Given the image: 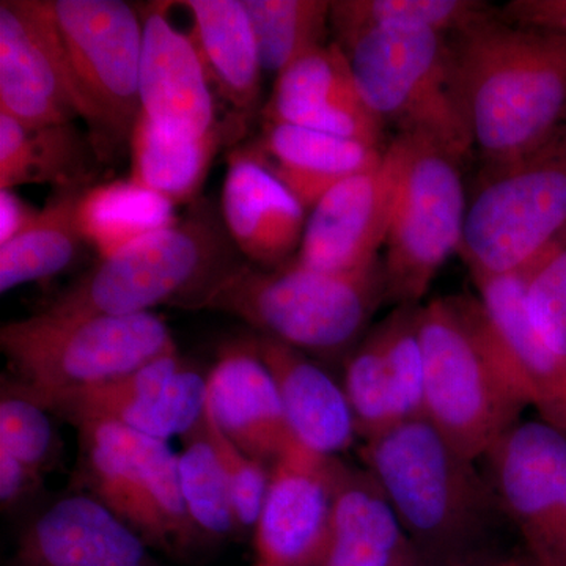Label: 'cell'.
Here are the masks:
<instances>
[{
  "instance_id": "cell-1",
  "label": "cell",
  "mask_w": 566,
  "mask_h": 566,
  "mask_svg": "<svg viewBox=\"0 0 566 566\" xmlns=\"http://www.w3.org/2000/svg\"><path fill=\"white\" fill-rule=\"evenodd\" d=\"M458 96L486 169L538 150L566 126V36L486 18L453 44Z\"/></svg>"
},
{
  "instance_id": "cell-2",
  "label": "cell",
  "mask_w": 566,
  "mask_h": 566,
  "mask_svg": "<svg viewBox=\"0 0 566 566\" xmlns=\"http://www.w3.org/2000/svg\"><path fill=\"white\" fill-rule=\"evenodd\" d=\"M423 417L476 460L532 405L531 394L479 297L446 296L419 307Z\"/></svg>"
},
{
  "instance_id": "cell-3",
  "label": "cell",
  "mask_w": 566,
  "mask_h": 566,
  "mask_svg": "<svg viewBox=\"0 0 566 566\" xmlns=\"http://www.w3.org/2000/svg\"><path fill=\"white\" fill-rule=\"evenodd\" d=\"M360 460L427 566H453L479 549L493 491L474 460L424 417L365 439Z\"/></svg>"
},
{
  "instance_id": "cell-4",
  "label": "cell",
  "mask_w": 566,
  "mask_h": 566,
  "mask_svg": "<svg viewBox=\"0 0 566 566\" xmlns=\"http://www.w3.org/2000/svg\"><path fill=\"white\" fill-rule=\"evenodd\" d=\"M386 300L381 260L349 273L312 270L296 259L277 268L243 263L223 279L200 311L243 319L260 335L301 352H352Z\"/></svg>"
},
{
  "instance_id": "cell-5",
  "label": "cell",
  "mask_w": 566,
  "mask_h": 566,
  "mask_svg": "<svg viewBox=\"0 0 566 566\" xmlns=\"http://www.w3.org/2000/svg\"><path fill=\"white\" fill-rule=\"evenodd\" d=\"M226 226L208 208L142 238L59 294L52 315L150 314L158 305L200 311L208 294L241 262Z\"/></svg>"
},
{
  "instance_id": "cell-6",
  "label": "cell",
  "mask_w": 566,
  "mask_h": 566,
  "mask_svg": "<svg viewBox=\"0 0 566 566\" xmlns=\"http://www.w3.org/2000/svg\"><path fill=\"white\" fill-rule=\"evenodd\" d=\"M342 46V44H340ZM367 106L403 136L423 137L464 161L474 150L446 33L382 25L344 44Z\"/></svg>"
},
{
  "instance_id": "cell-7",
  "label": "cell",
  "mask_w": 566,
  "mask_h": 566,
  "mask_svg": "<svg viewBox=\"0 0 566 566\" xmlns=\"http://www.w3.org/2000/svg\"><path fill=\"white\" fill-rule=\"evenodd\" d=\"M0 348L29 395L74 392L115 381L178 352L161 316L52 315L3 324Z\"/></svg>"
},
{
  "instance_id": "cell-8",
  "label": "cell",
  "mask_w": 566,
  "mask_h": 566,
  "mask_svg": "<svg viewBox=\"0 0 566 566\" xmlns=\"http://www.w3.org/2000/svg\"><path fill=\"white\" fill-rule=\"evenodd\" d=\"M74 490L103 502L155 553L186 558L205 545L182 497L169 442L112 422L76 424Z\"/></svg>"
},
{
  "instance_id": "cell-9",
  "label": "cell",
  "mask_w": 566,
  "mask_h": 566,
  "mask_svg": "<svg viewBox=\"0 0 566 566\" xmlns=\"http://www.w3.org/2000/svg\"><path fill=\"white\" fill-rule=\"evenodd\" d=\"M485 170L458 251L474 281L523 273L566 229V126L531 155Z\"/></svg>"
},
{
  "instance_id": "cell-10",
  "label": "cell",
  "mask_w": 566,
  "mask_h": 566,
  "mask_svg": "<svg viewBox=\"0 0 566 566\" xmlns=\"http://www.w3.org/2000/svg\"><path fill=\"white\" fill-rule=\"evenodd\" d=\"M400 136L405 161L382 262L386 300L422 305L442 264L460 251L469 203L457 158L423 137Z\"/></svg>"
},
{
  "instance_id": "cell-11",
  "label": "cell",
  "mask_w": 566,
  "mask_h": 566,
  "mask_svg": "<svg viewBox=\"0 0 566 566\" xmlns=\"http://www.w3.org/2000/svg\"><path fill=\"white\" fill-rule=\"evenodd\" d=\"M52 13L102 156L132 137L140 115L142 18L122 0H51Z\"/></svg>"
},
{
  "instance_id": "cell-12",
  "label": "cell",
  "mask_w": 566,
  "mask_h": 566,
  "mask_svg": "<svg viewBox=\"0 0 566 566\" xmlns=\"http://www.w3.org/2000/svg\"><path fill=\"white\" fill-rule=\"evenodd\" d=\"M495 499L515 523L527 553L566 566V431L520 422L486 453Z\"/></svg>"
},
{
  "instance_id": "cell-13",
  "label": "cell",
  "mask_w": 566,
  "mask_h": 566,
  "mask_svg": "<svg viewBox=\"0 0 566 566\" xmlns=\"http://www.w3.org/2000/svg\"><path fill=\"white\" fill-rule=\"evenodd\" d=\"M29 397L73 427L112 422L169 442L202 420L207 376L174 352L103 386Z\"/></svg>"
},
{
  "instance_id": "cell-14",
  "label": "cell",
  "mask_w": 566,
  "mask_h": 566,
  "mask_svg": "<svg viewBox=\"0 0 566 566\" xmlns=\"http://www.w3.org/2000/svg\"><path fill=\"white\" fill-rule=\"evenodd\" d=\"M0 112L28 126L84 117L51 0L0 2Z\"/></svg>"
},
{
  "instance_id": "cell-15",
  "label": "cell",
  "mask_w": 566,
  "mask_h": 566,
  "mask_svg": "<svg viewBox=\"0 0 566 566\" xmlns=\"http://www.w3.org/2000/svg\"><path fill=\"white\" fill-rule=\"evenodd\" d=\"M403 161L405 140L398 134L376 169L354 175L331 189L308 212L297 262L326 273H349L379 260Z\"/></svg>"
},
{
  "instance_id": "cell-16",
  "label": "cell",
  "mask_w": 566,
  "mask_h": 566,
  "mask_svg": "<svg viewBox=\"0 0 566 566\" xmlns=\"http://www.w3.org/2000/svg\"><path fill=\"white\" fill-rule=\"evenodd\" d=\"M344 461L293 441L271 465L262 513L253 528L256 560L319 566Z\"/></svg>"
},
{
  "instance_id": "cell-17",
  "label": "cell",
  "mask_w": 566,
  "mask_h": 566,
  "mask_svg": "<svg viewBox=\"0 0 566 566\" xmlns=\"http://www.w3.org/2000/svg\"><path fill=\"white\" fill-rule=\"evenodd\" d=\"M9 566L166 565L103 502L71 490L22 527Z\"/></svg>"
},
{
  "instance_id": "cell-18",
  "label": "cell",
  "mask_w": 566,
  "mask_h": 566,
  "mask_svg": "<svg viewBox=\"0 0 566 566\" xmlns=\"http://www.w3.org/2000/svg\"><path fill=\"white\" fill-rule=\"evenodd\" d=\"M264 120L379 147L385 123L364 102L340 43L316 46L277 74Z\"/></svg>"
},
{
  "instance_id": "cell-19",
  "label": "cell",
  "mask_w": 566,
  "mask_h": 566,
  "mask_svg": "<svg viewBox=\"0 0 566 566\" xmlns=\"http://www.w3.org/2000/svg\"><path fill=\"white\" fill-rule=\"evenodd\" d=\"M169 6L155 2L140 14V114L172 132L203 136L218 128L211 84L192 40L169 21Z\"/></svg>"
},
{
  "instance_id": "cell-20",
  "label": "cell",
  "mask_w": 566,
  "mask_h": 566,
  "mask_svg": "<svg viewBox=\"0 0 566 566\" xmlns=\"http://www.w3.org/2000/svg\"><path fill=\"white\" fill-rule=\"evenodd\" d=\"M221 211L230 240L248 263L277 268L296 259L307 210L253 148L229 156Z\"/></svg>"
},
{
  "instance_id": "cell-21",
  "label": "cell",
  "mask_w": 566,
  "mask_h": 566,
  "mask_svg": "<svg viewBox=\"0 0 566 566\" xmlns=\"http://www.w3.org/2000/svg\"><path fill=\"white\" fill-rule=\"evenodd\" d=\"M207 412L233 444L270 468L296 441L252 337L222 346L207 375Z\"/></svg>"
},
{
  "instance_id": "cell-22",
  "label": "cell",
  "mask_w": 566,
  "mask_h": 566,
  "mask_svg": "<svg viewBox=\"0 0 566 566\" xmlns=\"http://www.w3.org/2000/svg\"><path fill=\"white\" fill-rule=\"evenodd\" d=\"M252 342L273 376L294 439L327 457L352 449L359 436L344 387L301 349L266 335Z\"/></svg>"
},
{
  "instance_id": "cell-23",
  "label": "cell",
  "mask_w": 566,
  "mask_h": 566,
  "mask_svg": "<svg viewBox=\"0 0 566 566\" xmlns=\"http://www.w3.org/2000/svg\"><path fill=\"white\" fill-rule=\"evenodd\" d=\"M392 505L367 469L342 464L319 566H423Z\"/></svg>"
},
{
  "instance_id": "cell-24",
  "label": "cell",
  "mask_w": 566,
  "mask_h": 566,
  "mask_svg": "<svg viewBox=\"0 0 566 566\" xmlns=\"http://www.w3.org/2000/svg\"><path fill=\"white\" fill-rule=\"evenodd\" d=\"M253 150L308 212L338 182L376 169L386 153L364 142L271 122Z\"/></svg>"
},
{
  "instance_id": "cell-25",
  "label": "cell",
  "mask_w": 566,
  "mask_h": 566,
  "mask_svg": "<svg viewBox=\"0 0 566 566\" xmlns=\"http://www.w3.org/2000/svg\"><path fill=\"white\" fill-rule=\"evenodd\" d=\"M479 300L545 422L566 431V359L543 340L527 314L521 274L476 279Z\"/></svg>"
},
{
  "instance_id": "cell-26",
  "label": "cell",
  "mask_w": 566,
  "mask_h": 566,
  "mask_svg": "<svg viewBox=\"0 0 566 566\" xmlns=\"http://www.w3.org/2000/svg\"><path fill=\"white\" fill-rule=\"evenodd\" d=\"M188 33L199 52L211 88L241 112L255 109L262 61L243 0H186Z\"/></svg>"
},
{
  "instance_id": "cell-27",
  "label": "cell",
  "mask_w": 566,
  "mask_h": 566,
  "mask_svg": "<svg viewBox=\"0 0 566 566\" xmlns=\"http://www.w3.org/2000/svg\"><path fill=\"white\" fill-rule=\"evenodd\" d=\"M96 159L92 139L74 123L28 126L0 112V189L54 185L59 192L84 191Z\"/></svg>"
},
{
  "instance_id": "cell-28",
  "label": "cell",
  "mask_w": 566,
  "mask_h": 566,
  "mask_svg": "<svg viewBox=\"0 0 566 566\" xmlns=\"http://www.w3.org/2000/svg\"><path fill=\"white\" fill-rule=\"evenodd\" d=\"M129 180L150 189L177 207L192 202L199 196L221 145V132L214 128L203 136H188L156 125L140 114L129 137Z\"/></svg>"
},
{
  "instance_id": "cell-29",
  "label": "cell",
  "mask_w": 566,
  "mask_h": 566,
  "mask_svg": "<svg viewBox=\"0 0 566 566\" xmlns=\"http://www.w3.org/2000/svg\"><path fill=\"white\" fill-rule=\"evenodd\" d=\"M178 222L175 205L133 180L92 186L77 203V227L99 260Z\"/></svg>"
},
{
  "instance_id": "cell-30",
  "label": "cell",
  "mask_w": 566,
  "mask_h": 566,
  "mask_svg": "<svg viewBox=\"0 0 566 566\" xmlns=\"http://www.w3.org/2000/svg\"><path fill=\"white\" fill-rule=\"evenodd\" d=\"M81 193L59 192L29 229L0 245V292L52 277L73 263L84 243L77 227Z\"/></svg>"
},
{
  "instance_id": "cell-31",
  "label": "cell",
  "mask_w": 566,
  "mask_h": 566,
  "mask_svg": "<svg viewBox=\"0 0 566 566\" xmlns=\"http://www.w3.org/2000/svg\"><path fill=\"white\" fill-rule=\"evenodd\" d=\"M178 474L186 509L205 543H221L243 534L232 493L208 430L207 409L202 420L181 436Z\"/></svg>"
},
{
  "instance_id": "cell-32",
  "label": "cell",
  "mask_w": 566,
  "mask_h": 566,
  "mask_svg": "<svg viewBox=\"0 0 566 566\" xmlns=\"http://www.w3.org/2000/svg\"><path fill=\"white\" fill-rule=\"evenodd\" d=\"M494 11L475 0H338L331 6V22L340 44L382 25H415L431 31H468Z\"/></svg>"
},
{
  "instance_id": "cell-33",
  "label": "cell",
  "mask_w": 566,
  "mask_h": 566,
  "mask_svg": "<svg viewBox=\"0 0 566 566\" xmlns=\"http://www.w3.org/2000/svg\"><path fill=\"white\" fill-rule=\"evenodd\" d=\"M251 18L263 71L279 74L322 46L331 6L326 0H243Z\"/></svg>"
},
{
  "instance_id": "cell-34",
  "label": "cell",
  "mask_w": 566,
  "mask_h": 566,
  "mask_svg": "<svg viewBox=\"0 0 566 566\" xmlns=\"http://www.w3.org/2000/svg\"><path fill=\"white\" fill-rule=\"evenodd\" d=\"M344 390L356 420L357 436L364 441L406 422L397 382L375 329L349 352Z\"/></svg>"
},
{
  "instance_id": "cell-35",
  "label": "cell",
  "mask_w": 566,
  "mask_h": 566,
  "mask_svg": "<svg viewBox=\"0 0 566 566\" xmlns=\"http://www.w3.org/2000/svg\"><path fill=\"white\" fill-rule=\"evenodd\" d=\"M0 450L43 476L61 463L63 452L51 412L6 376L0 392Z\"/></svg>"
},
{
  "instance_id": "cell-36",
  "label": "cell",
  "mask_w": 566,
  "mask_h": 566,
  "mask_svg": "<svg viewBox=\"0 0 566 566\" xmlns=\"http://www.w3.org/2000/svg\"><path fill=\"white\" fill-rule=\"evenodd\" d=\"M520 274L535 329L566 359V229Z\"/></svg>"
},
{
  "instance_id": "cell-37",
  "label": "cell",
  "mask_w": 566,
  "mask_h": 566,
  "mask_svg": "<svg viewBox=\"0 0 566 566\" xmlns=\"http://www.w3.org/2000/svg\"><path fill=\"white\" fill-rule=\"evenodd\" d=\"M207 423L212 444H214L219 461L222 464L223 474H226L227 482H229L238 521H240L244 532L251 531V528L253 531L256 521H259L260 513H262L264 497H266L271 468L253 460L240 447L233 444L212 423L208 412Z\"/></svg>"
},
{
  "instance_id": "cell-38",
  "label": "cell",
  "mask_w": 566,
  "mask_h": 566,
  "mask_svg": "<svg viewBox=\"0 0 566 566\" xmlns=\"http://www.w3.org/2000/svg\"><path fill=\"white\" fill-rule=\"evenodd\" d=\"M501 18L521 28L566 36V0H513L502 9Z\"/></svg>"
},
{
  "instance_id": "cell-39",
  "label": "cell",
  "mask_w": 566,
  "mask_h": 566,
  "mask_svg": "<svg viewBox=\"0 0 566 566\" xmlns=\"http://www.w3.org/2000/svg\"><path fill=\"white\" fill-rule=\"evenodd\" d=\"M43 475L0 450V506L10 513L40 490Z\"/></svg>"
},
{
  "instance_id": "cell-40",
  "label": "cell",
  "mask_w": 566,
  "mask_h": 566,
  "mask_svg": "<svg viewBox=\"0 0 566 566\" xmlns=\"http://www.w3.org/2000/svg\"><path fill=\"white\" fill-rule=\"evenodd\" d=\"M39 216L40 211L25 203L13 189H0V245L29 229Z\"/></svg>"
},
{
  "instance_id": "cell-41",
  "label": "cell",
  "mask_w": 566,
  "mask_h": 566,
  "mask_svg": "<svg viewBox=\"0 0 566 566\" xmlns=\"http://www.w3.org/2000/svg\"><path fill=\"white\" fill-rule=\"evenodd\" d=\"M521 556H502V554L476 551L471 556L457 562L453 566H520Z\"/></svg>"
},
{
  "instance_id": "cell-42",
  "label": "cell",
  "mask_w": 566,
  "mask_h": 566,
  "mask_svg": "<svg viewBox=\"0 0 566 566\" xmlns=\"http://www.w3.org/2000/svg\"><path fill=\"white\" fill-rule=\"evenodd\" d=\"M520 566H546L543 562H539L538 558L531 556V554L526 553L524 556H521Z\"/></svg>"
},
{
  "instance_id": "cell-43",
  "label": "cell",
  "mask_w": 566,
  "mask_h": 566,
  "mask_svg": "<svg viewBox=\"0 0 566 566\" xmlns=\"http://www.w3.org/2000/svg\"><path fill=\"white\" fill-rule=\"evenodd\" d=\"M253 566H274V565L266 564V562L256 560L255 565H253Z\"/></svg>"
},
{
  "instance_id": "cell-44",
  "label": "cell",
  "mask_w": 566,
  "mask_h": 566,
  "mask_svg": "<svg viewBox=\"0 0 566 566\" xmlns=\"http://www.w3.org/2000/svg\"><path fill=\"white\" fill-rule=\"evenodd\" d=\"M423 566H427V565H423Z\"/></svg>"
}]
</instances>
